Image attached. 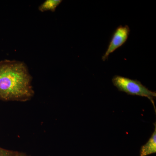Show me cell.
<instances>
[{"instance_id": "obj_2", "label": "cell", "mask_w": 156, "mask_h": 156, "mask_svg": "<svg viewBox=\"0 0 156 156\" xmlns=\"http://www.w3.org/2000/svg\"><path fill=\"white\" fill-rule=\"evenodd\" d=\"M112 81L119 91L126 92L128 95L147 98L156 109L154 101V98L156 97V92L148 89L140 81L120 76H115Z\"/></svg>"}, {"instance_id": "obj_5", "label": "cell", "mask_w": 156, "mask_h": 156, "mask_svg": "<svg viewBox=\"0 0 156 156\" xmlns=\"http://www.w3.org/2000/svg\"><path fill=\"white\" fill-rule=\"evenodd\" d=\"M62 2L60 0H47L39 6V11L42 12L48 11L54 12Z\"/></svg>"}, {"instance_id": "obj_1", "label": "cell", "mask_w": 156, "mask_h": 156, "mask_svg": "<svg viewBox=\"0 0 156 156\" xmlns=\"http://www.w3.org/2000/svg\"><path fill=\"white\" fill-rule=\"evenodd\" d=\"M32 78L26 65L16 60L0 61V99L25 101L34 96Z\"/></svg>"}, {"instance_id": "obj_3", "label": "cell", "mask_w": 156, "mask_h": 156, "mask_svg": "<svg viewBox=\"0 0 156 156\" xmlns=\"http://www.w3.org/2000/svg\"><path fill=\"white\" fill-rule=\"evenodd\" d=\"M130 30L128 25H120L115 30L106 52L102 57L103 61L108 59V56L118 48L122 47L127 41Z\"/></svg>"}, {"instance_id": "obj_4", "label": "cell", "mask_w": 156, "mask_h": 156, "mask_svg": "<svg viewBox=\"0 0 156 156\" xmlns=\"http://www.w3.org/2000/svg\"><path fill=\"white\" fill-rule=\"evenodd\" d=\"M156 153V126L154 130L147 142L142 146L140 150V156H147Z\"/></svg>"}, {"instance_id": "obj_6", "label": "cell", "mask_w": 156, "mask_h": 156, "mask_svg": "<svg viewBox=\"0 0 156 156\" xmlns=\"http://www.w3.org/2000/svg\"><path fill=\"white\" fill-rule=\"evenodd\" d=\"M19 153L0 147V156H18Z\"/></svg>"}, {"instance_id": "obj_7", "label": "cell", "mask_w": 156, "mask_h": 156, "mask_svg": "<svg viewBox=\"0 0 156 156\" xmlns=\"http://www.w3.org/2000/svg\"><path fill=\"white\" fill-rule=\"evenodd\" d=\"M18 156H27L26 155L24 154L19 153V154H18Z\"/></svg>"}]
</instances>
